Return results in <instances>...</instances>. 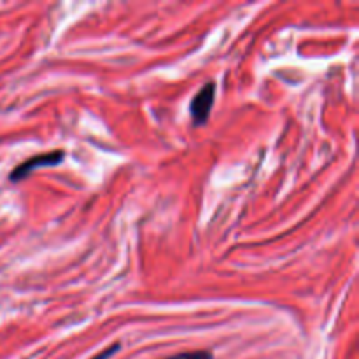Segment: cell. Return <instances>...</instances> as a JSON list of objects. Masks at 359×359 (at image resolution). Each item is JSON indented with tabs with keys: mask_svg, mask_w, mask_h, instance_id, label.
<instances>
[{
	"mask_svg": "<svg viewBox=\"0 0 359 359\" xmlns=\"http://www.w3.org/2000/svg\"><path fill=\"white\" fill-rule=\"evenodd\" d=\"M63 156L65 153L63 151H53V153H44V154H37V156L28 158L27 161L18 165L16 168L13 170V174L9 175V179L13 182L21 181V179L28 177L34 170L41 167H55V165H60L63 161Z\"/></svg>",
	"mask_w": 359,
	"mask_h": 359,
	"instance_id": "cell-1",
	"label": "cell"
},
{
	"mask_svg": "<svg viewBox=\"0 0 359 359\" xmlns=\"http://www.w3.org/2000/svg\"><path fill=\"white\" fill-rule=\"evenodd\" d=\"M167 359H212V354L209 351H193V353L175 354V356H170Z\"/></svg>",
	"mask_w": 359,
	"mask_h": 359,
	"instance_id": "cell-3",
	"label": "cell"
},
{
	"mask_svg": "<svg viewBox=\"0 0 359 359\" xmlns=\"http://www.w3.org/2000/svg\"><path fill=\"white\" fill-rule=\"evenodd\" d=\"M119 347H121V346H119V344H114V346H111V347H109V349H105L104 353H100V354H98V356H95L93 359H109L111 356H114L116 353H118Z\"/></svg>",
	"mask_w": 359,
	"mask_h": 359,
	"instance_id": "cell-4",
	"label": "cell"
},
{
	"mask_svg": "<svg viewBox=\"0 0 359 359\" xmlns=\"http://www.w3.org/2000/svg\"><path fill=\"white\" fill-rule=\"evenodd\" d=\"M214 97H216V84L214 83L205 84V86L193 97L191 105H189V112H191L195 126L207 123V119H209L210 116V109H212L214 105Z\"/></svg>",
	"mask_w": 359,
	"mask_h": 359,
	"instance_id": "cell-2",
	"label": "cell"
}]
</instances>
